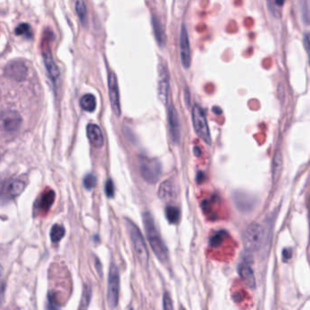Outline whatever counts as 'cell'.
Returning a JSON list of instances; mask_svg holds the SVG:
<instances>
[{
    "instance_id": "33",
    "label": "cell",
    "mask_w": 310,
    "mask_h": 310,
    "mask_svg": "<svg viewBox=\"0 0 310 310\" xmlns=\"http://www.w3.org/2000/svg\"><path fill=\"white\" fill-rule=\"evenodd\" d=\"M6 284L5 282L0 281V305L4 300V295H5Z\"/></svg>"
},
{
    "instance_id": "38",
    "label": "cell",
    "mask_w": 310,
    "mask_h": 310,
    "mask_svg": "<svg viewBox=\"0 0 310 310\" xmlns=\"http://www.w3.org/2000/svg\"><path fill=\"white\" fill-rule=\"evenodd\" d=\"M3 272H4V270H3V268H2V266L0 265V276H1L2 274H3Z\"/></svg>"
},
{
    "instance_id": "13",
    "label": "cell",
    "mask_w": 310,
    "mask_h": 310,
    "mask_svg": "<svg viewBox=\"0 0 310 310\" xmlns=\"http://www.w3.org/2000/svg\"><path fill=\"white\" fill-rule=\"evenodd\" d=\"M168 124L170 138L175 144H179L180 139V124L178 112L172 104H168Z\"/></svg>"
},
{
    "instance_id": "28",
    "label": "cell",
    "mask_w": 310,
    "mask_h": 310,
    "mask_svg": "<svg viewBox=\"0 0 310 310\" xmlns=\"http://www.w3.org/2000/svg\"><path fill=\"white\" fill-rule=\"evenodd\" d=\"M58 301L56 300V296L53 292H49L48 296V310H59Z\"/></svg>"
},
{
    "instance_id": "21",
    "label": "cell",
    "mask_w": 310,
    "mask_h": 310,
    "mask_svg": "<svg viewBox=\"0 0 310 310\" xmlns=\"http://www.w3.org/2000/svg\"><path fill=\"white\" fill-rule=\"evenodd\" d=\"M281 170H282V156H281L280 152L278 150L276 154L274 156V160H273V167H272V174H273V179L275 182L280 179V176L281 174Z\"/></svg>"
},
{
    "instance_id": "3",
    "label": "cell",
    "mask_w": 310,
    "mask_h": 310,
    "mask_svg": "<svg viewBox=\"0 0 310 310\" xmlns=\"http://www.w3.org/2000/svg\"><path fill=\"white\" fill-rule=\"evenodd\" d=\"M243 245L248 252H256L265 240V230L258 223H252L243 233Z\"/></svg>"
},
{
    "instance_id": "5",
    "label": "cell",
    "mask_w": 310,
    "mask_h": 310,
    "mask_svg": "<svg viewBox=\"0 0 310 310\" xmlns=\"http://www.w3.org/2000/svg\"><path fill=\"white\" fill-rule=\"evenodd\" d=\"M23 118L20 112L6 110L0 112V134H14L20 131Z\"/></svg>"
},
{
    "instance_id": "1",
    "label": "cell",
    "mask_w": 310,
    "mask_h": 310,
    "mask_svg": "<svg viewBox=\"0 0 310 310\" xmlns=\"http://www.w3.org/2000/svg\"><path fill=\"white\" fill-rule=\"evenodd\" d=\"M142 220H144L146 236H147L152 252L160 262H167L168 260V250L162 238L160 237L159 230L156 228L154 217L152 216L150 212H146L142 214Z\"/></svg>"
},
{
    "instance_id": "16",
    "label": "cell",
    "mask_w": 310,
    "mask_h": 310,
    "mask_svg": "<svg viewBox=\"0 0 310 310\" xmlns=\"http://www.w3.org/2000/svg\"><path fill=\"white\" fill-rule=\"evenodd\" d=\"M152 28H154V33L155 39L157 41L158 44L160 48H164L166 44V34H165V30L164 26L162 24L160 20L157 16H152Z\"/></svg>"
},
{
    "instance_id": "8",
    "label": "cell",
    "mask_w": 310,
    "mask_h": 310,
    "mask_svg": "<svg viewBox=\"0 0 310 310\" xmlns=\"http://www.w3.org/2000/svg\"><path fill=\"white\" fill-rule=\"evenodd\" d=\"M170 96V73L164 63L158 66V97L165 106L169 104Z\"/></svg>"
},
{
    "instance_id": "37",
    "label": "cell",
    "mask_w": 310,
    "mask_h": 310,
    "mask_svg": "<svg viewBox=\"0 0 310 310\" xmlns=\"http://www.w3.org/2000/svg\"><path fill=\"white\" fill-rule=\"evenodd\" d=\"M194 154L196 156H200V149L198 147H195V149H194Z\"/></svg>"
},
{
    "instance_id": "25",
    "label": "cell",
    "mask_w": 310,
    "mask_h": 310,
    "mask_svg": "<svg viewBox=\"0 0 310 310\" xmlns=\"http://www.w3.org/2000/svg\"><path fill=\"white\" fill-rule=\"evenodd\" d=\"M15 33L16 36H24L26 39L33 38L32 28H31L30 24H26V23H22L18 26H16Z\"/></svg>"
},
{
    "instance_id": "2",
    "label": "cell",
    "mask_w": 310,
    "mask_h": 310,
    "mask_svg": "<svg viewBox=\"0 0 310 310\" xmlns=\"http://www.w3.org/2000/svg\"><path fill=\"white\" fill-rule=\"evenodd\" d=\"M128 232L130 234L132 243L134 246V250L136 253V258H138L139 263L144 268H147L149 265V253L146 247L144 238L142 237L140 230L136 226V224L132 222L131 220H126Z\"/></svg>"
},
{
    "instance_id": "20",
    "label": "cell",
    "mask_w": 310,
    "mask_h": 310,
    "mask_svg": "<svg viewBox=\"0 0 310 310\" xmlns=\"http://www.w3.org/2000/svg\"><path fill=\"white\" fill-rule=\"evenodd\" d=\"M80 106L84 111L94 112L96 108V99L91 94H84L80 100Z\"/></svg>"
},
{
    "instance_id": "22",
    "label": "cell",
    "mask_w": 310,
    "mask_h": 310,
    "mask_svg": "<svg viewBox=\"0 0 310 310\" xmlns=\"http://www.w3.org/2000/svg\"><path fill=\"white\" fill-rule=\"evenodd\" d=\"M54 200V194L53 190H49L48 192H44L39 202V208L43 210L44 212L48 210L49 208L52 206Z\"/></svg>"
},
{
    "instance_id": "14",
    "label": "cell",
    "mask_w": 310,
    "mask_h": 310,
    "mask_svg": "<svg viewBox=\"0 0 310 310\" xmlns=\"http://www.w3.org/2000/svg\"><path fill=\"white\" fill-rule=\"evenodd\" d=\"M28 68L21 61H14L6 66L5 73L8 76L18 81H22L28 76Z\"/></svg>"
},
{
    "instance_id": "18",
    "label": "cell",
    "mask_w": 310,
    "mask_h": 310,
    "mask_svg": "<svg viewBox=\"0 0 310 310\" xmlns=\"http://www.w3.org/2000/svg\"><path fill=\"white\" fill-rule=\"evenodd\" d=\"M238 273L242 276L243 280L246 282L248 286L250 288H254L256 286V280L254 273L252 272V268L250 265L246 263H243L240 266H238Z\"/></svg>"
},
{
    "instance_id": "15",
    "label": "cell",
    "mask_w": 310,
    "mask_h": 310,
    "mask_svg": "<svg viewBox=\"0 0 310 310\" xmlns=\"http://www.w3.org/2000/svg\"><path fill=\"white\" fill-rule=\"evenodd\" d=\"M86 134L90 144L96 148H102L104 144V139L102 130L99 126L94 124H88L86 128Z\"/></svg>"
},
{
    "instance_id": "24",
    "label": "cell",
    "mask_w": 310,
    "mask_h": 310,
    "mask_svg": "<svg viewBox=\"0 0 310 310\" xmlns=\"http://www.w3.org/2000/svg\"><path fill=\"white\" fill-rule=\"evenodd\" d=\"M165 215L170 224H175L179 220L180 210L174 206H167L165 208Z\"/></svg>"
},
{
    "instance_id": "23",
    "label": "cell",
    "mask_w": 310,
    "mask_h": 310,
    "mask_svg": "<svg viewBox=\"0 0 310 310\" xmlns=\"http://www.w3.org/2000/svg\"><path fill=\"white\" fill-rule=\"evenodd\" d=\"M64 233H66V230L63 226L58 225V224H54L50 232L51 240L54 243L59 242L64 236Z\"/></svg>"
},
{
    "instance_id": "31",
    "label": "cell",
    "mask_w": 310,
    "mask_h": 310,
    "mask_svg": "<svg viewBox=\"0 0 310 310\" xmlns=\"http://www.w3.org/2000/svg\"><path fill=\"white\" fill-rule=\"evenodd\" d=\"M106 194L107 197L112 198L114 197V185L112 180H107L106 184Z\"/></svg>"
},
{
    "instance_id": "36",
    "label": "cell",
    "mask_w": 310,
    "mask_h": 310,
    "mask_svg": "<svg viewBox=\"0 0 310 310\" xmlns=\"http://www.w3.org/2000/svg\"><path fill=\"white\" fill-rule=\"evenodd\" d=\"M276 6H283L284 3H285V0H274Z\"/></svg>"
},
{
    "instance_id": "35",
    "label": "cell",
    "mask_w": 310,
    "mask_h": 310,
    "mask_svg": "<svg viewBox=\"0 0 310 310\" xmlns=\"http://www.w3.org/2000/svg\"><path fill=\"white\" fill-rule=\"evenodd\" d=\"M96 270L98 273H99V275L102 276V266H101V263L99 262V260L96 258Z\"/></svg>"
},
{
    "instance_id": "27",
    "label": "cell",
    "mask_w": 310,
    "mask_h": 310,
    "mask_svg": "<svg viewBox=\"0 0 310 310\" xmlns=\"http://www.w3.org/2000/svg\"><path fill=\"white\" fill-rule=\"evenodd\" d=\"M226 237V232H218L215 233L212 237L210 240V245L212 247L217 248L220 246V244L222 243L224 238Z\"/></svg>"
},
{
    "instance_id": "12",
    "label": "cell",
    "mask_w": 310,
    "mask_h": 310,
    "mask_svg": "<svg viewBox=\"0 0 310 310\" xmlns=\"http://www.w3.org/2000/svg\"><path fill=\"white\" fill-rule=\"evenodd\" d=\"M26 184L20 180H10L2 185L0 189V198L4 200L14 199L23 192Z\"/></svg>"
},
{
    "instance_id": "29",
    "label": "cell",
    "mask_w": 310,
    "mask_h": 310,
    "mask_svg": "<svg viewBox=\"0 0 310 310\" xmlns=\"http://www.w3.org/2000/svg\"><path fill=\"white\" fill-rule=\"evenodd\" d=\"M82 182H84V186L86 189L92 190V188H94V186L96 184V178L94 175L90 174L86 175Z\"/></svg>"
},
{
    "instance_id": "26",
    "label": "cell",
    "mask_w": 310,
    "mask_h": 310,
    "mask_svg": "<svg viewBox=\"0 0 310 310\" xmlns=\"http://www.w3.org/2000/svg\"><path fill=\"white\" fill-rule=\"evenodd\" d=\"M90 298H91V290L88 288V286H84V293H82V300H81V305H80V308H79L78 310H88Z\"/></svg>"
},
{
    "instance_id": "32",
    "label": "cell",
    "mask_w": 310,
    "mask_h": 310,
    "mask_svg": "<svg viewBox=\"0 0 310 310\" xmlns=\"http://www.w3.org/2000/svg\"><path fill=\"white\" fill-rule=\"evenodd\" d=\"M304 46H305L306 52L308 54L310 64V36L308 34H305L304 36Z\"/></svg>"
},
{
    "instance_id": "30",
    "label": "cell",
    "mask_w": 310,
    "mask_h": 310,
    "mask_svg": "<svg viewBox=\"0 0 310 310\" xmlns=\"http://www.w3.org/2000/svg\"><path fill=\"white\" fill-rule=\"evenodd\" d=\"M162 303H164V310H174V303H172V298H170L169 293L165 292Z\"/></svg>"
},
{
    "instance_id": "17",
    "label": "cell",
    "mask_w": 310,
    "mask_h": 310,
    "mask_svg": "<svg viewBox=\"0 0 310 310\" xmlns=\"http://www.w3.org/2000/svg\"><path fill=\"white\" fill-rule=\"evenodd\" d=\"M158 195L160 200H165V202L174 200L176 197L174 184L170 180H165L159 187Z\"/></svg>"
},
{
    "instance_id": "10",
    "label": "cell",
    "mask_w": 310,
    "mask_h": 310,
    "mask_svg": "<svg viewBox=\"0 0 310 310\" xmlns=\"http://www.w3.org/2000/svg\"><path fill=\"white\" fill-rule=\"evenodd\" d=\"M108 89H109V97H110L112 110L117 117H119L121 116L119 86H118L116 74L112 71L108 74Z\"/></svg>"
},
{
    "instance_id": "7",
    "label": "cell",
    "mask_w": 310,
    "mask_h": 310,
    "mask_svg": "<svg viewBox=\"0 0 310 310\" xmlns=\"http://www.w3.org/2000/svg\"><path fill=\"white\" fill-rule=\"evenodd\" d=\"M119 288H120V276L119 270L116 264H111L108 276L107 288V300L111 308H116L119 301Z\"/></svg>"
},
{
    "instance_id": "19",
    "label": "cell",
    "mask_w": 310,
    "mask_h": 310,
    "mask_svg": "<svg viewBox=\"0 0 310 310\" xmlns=\"http://www.w3.org/2000/svg\"><path fill=\"white\" fill-rule=\"evenodd\" d=\"M74 10L82 24H88V8L84 0H74Z\"/></svg>"
},
{
    "instance_id": "34",
    "label": "cell",
    "mask_w": 310,
    "mask_h": 310,
    "mask_svg": "<svg viewBox=\"0 0 310 310\" xmlns=\"http://www.w3.org/2000/svg\"><path fill=\"white\" fill-rule=\"evenodd\" d=\"M282 255H283V258H284L285 262L288 260L290 258L291 256H292V250H291V248H285V250H283Z\"/></svg>"
},
{
    "instance_id": "11",
    "label": "cell",
    "mask_w": 310,
    "mask_h": 310,
    "mask_svg": "<svg viewBox=\"0 0 310 310\" xmlns=\"http://www.w3.org/2000/svg\"><path fill=\"white\" fill-rule=\"evenodd\" d=\"M180 54L182 66L185 69H189L192 64V51L190 44L189 34L184 24H182L180 33Z\"/></svg>"
},
{
    "instance_id": "6",
    "label": "cell",
    "mask_w": 310,
    "mask_h": 310,
    "mask_svg": "<svg viewBox=\"0 0 310 310\" xmlns=\"http://www.w3.org/2000/svg\"><path fill=\"white\" fill-rule=\"evenodd\" d=\"M194 128L197 136L208 146L212 144V136L208 129L207 118L204 114V109L199 104H195L192 112Z\"/></svg>"
},
{
    "instance_id": "4",
    "label": "cell",
    "mask_w": 310,
    "mask_h": 310,
    "mask_svg": "<svg viewBox=\"0 0 310 310\" xmlns=\"http://www.w3.org/2000/svg\"><path fill=\"white\" fill-rule=\"evenodd\" d=\"M139 167L142 179L149 184H154L160 179L162 174V164L156 158L146 156L139 157Z\"/></svg>"
},
{
    "instance_id": "9",
    "label": "cell",
    "mask_w": 310,
    "mask_h": 310,
    "mask_svg": "<svg viewBox=\"0 0 310 310\" xmlns=\"http://www.w3.org/2000/svg\"><path fill=\"white\" fill-rule=\"evenodd\" d=\"M51 36H53V34L51 33V31H46L44 33V44H42V46H43L42 53H43L44 64H46V68L48 70L49 76L52 79L54 82H56L58 80L60 71H59L58 66L54 61L53 56L51 53V50L49 48L48 39Z\"/></svg>"
}]
</instances>
